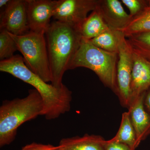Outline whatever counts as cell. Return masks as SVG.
Here are the masks:
<instances>
[{
    "label": "cell",
    "instance_id": "11",
    "mask_svg": "<svg viewBox=\"0 0 150 150\" xmlns=\"http://www.w3.org/2000/svg\"><path fill=\"white\" fill-rule=\"evenodd\" d=\"M150 88V62L133 51L131 102Z\"/></svg>",
    "mask_w": 150,
    "mask_h": 150
},
{
    "label": "cell",
    "instance_id": "16",
    "mask_svg": "<svg viewBox=\"0 0 150 150\" xmlns=\"http://www.w3.org/2000/svg\"><path fill=\"white\" fill-rule=\"evenodd\" d=\"M121 33V31L110 28L89 40L98 48L110 53L118 54Z\"/></svg>",
    "mask_w": 150,
    "mask_h": 150
},
{
    "label": "cell",
    "instance_id": "23",
    "mask_svg": "<svg viewBox=\"0 0 150 150\" xmlns=\"http://www.w3.org/2000/svg\"><path fill=\"white\" fill-rule=\"evenodd\" d=\"M147 92L146 93L144 98V105L145 107L147 108L149 113L150 114V88L148 90Z\"/></svg>",
    "mask_w": 150,
    "mask_h": 150
},
{
    "label": "cell",
    "instance_id": "19",
    "mask_svg": "<svg viewBox=\"0 0 150 150\" xmlns=\"http://www.w3.org/2000/svg\"><path fill=\"white\" fill-rule=\"evenodd\" d=\"M18 50L16 43L9 33L1 29L0 32V59L1 61L10 59L14 56Z\"/></svg>",
    "mask_w": 150,
    "mask_h": 150
},
{
    "label": "cell",
    "instance_id": "3",
    "mask_svg": "<svg viewBox=\"0 0 150 150\" xmlns=\"http://www.w3.org/2000/svg\"><path fill=\"white\" fill-rule=\"evenodd\" d=\"M43 103L40 94L30 90L27 96L3 103L0 107V146L15 139L18 129L26 121L42 115Z\"/></svg>",
    "mask_w": 150,
    "mask_h": 150
},
{
    "label": "cell",
    "instance_id": "2",
    "mask_svg": "<svg viewBox=\"0 0 150 150\" xmlns=\"http://www.w3.org/2000/svg\"><path fill=\"white\" fill-rule=\"evenodd\" d=\"M81 28L54 21L45 33L52 81L57 87L64 85L63 76L70 66L79 48L82 37Z\"/></svg>",
    "mask_w": 150,
    "mask_h": 150
},
{
    "label": "cell",
    "instance_id": "24",
    "mask_svg": "<svg viewBox=\"0 0 150 150\" xmlns=\"http://www.w3.org/2000/svg\"><path fill=\"white\" fill-rule=\"evenodd\" d=\"M10 1L11 0H1L0 1V7L1 8L5 6L6 7V6Z\"/></svg>",
    "mask_w": 150,
    "mask_h": 150
},
{
    "label": "cell",
    "instance_id": "8",
    "mask_svg": "<svg viewBox=\"0 0 150 150\" xmlns=\"http://www.w3.org/2000/svg\"><path fill=\"white\" fill-rule=\"evenodd\" d=\"M0 28L16 35L30 31L27 0H11L1 15Z\"/></svg>",
    "mask_w": 150,
    "mask_h": 150
},
{
    "label": "cell",
    "instance_id": "12",
    "mask_svg": "<svg viewBox=\"0 0 150 150\" xmlns=\"http://www.w3.org/2000/svg\"><path fill=\"white\" fill-rule=\"evenodd\" d=\"M146 93L134 100L128 108L131 123L136 133L137 146L150 133V114L146 110L144 105Z\"/></svg>",
    "mask_w": 150,
    "mask_h": 150
},
{
    "label": "cell",
    "instance_id": "20",
    "mask_svg": "<svg viewBox=\"0 0 150 150\" xmlns=\"http://www.w3.org/2000/svg\"><path fill=\"white\" fill-rule=\"evenodd\" d=\"M121 2L129 9L133 18L142 13L149 6V1L121 0Z\"/></svg>",
    "mask_w": 150,
    "mask_h": 150
},
{
    "label": "cell",
    "instance_id": "15",
    "mask_svg": "<svg viewBox=\"0 0 150 150\" xmlns=\"http://www.w3.org/2000/svg\"><path fill=\"white\" fill-rule=\"evenodd\" d=\"M109 141L125 144L133 150L136 149L138 147L136 133L131 123L129 112H123L118 132Z\"/></svg>",
    "mask_w": 150,
    "mask_h": 150
},
{
    "label": "cell",
    "instance_id": "21",
    "mask_svg": "<svg viewBox=\"0 0 150 150\" xmlns=\"http://www.w3.org/2000/svg\"><path fill=\"white\" fill-rule=\"evenodd\" d=\"M59 149V146L43 144L34 142L25 146L21 150H57Z\"/></svg>",
    "mask_w": 150,
    "mask_h": 150
},
{
    "label": "cell",
    "instance_id": "4",
    "mask_svg": "<svg viewBox=\"0 0 150 150\" xmlns=\"http://www.w3.org/2000/svg\"><path fill=\"white\" fill-rule=\"evenodd\" d=\"M118 54L98 48L89 40L82 39L70 69L84 67L95 73L105 86L117 93L116 71Z\"/></svg>",
    "mask_w": 150,
    "mask_h": 150
},
{
    "label": "cell",
    "instance_id": "13",
    "mask_svg": "<svg viewBox=\"0 0 150 150\" xmlns=\"http://www.w3.org/2000/svg\"><path fill=\"white\" fill-rule=\"evenodd\" d=\"M105 140L97 135L65 138L60 141L59 150H104Z\"/></svg>",
    "mask_w": 150,
    "mask_h": 150
},
{
    "label": "cell",
    "instance_id": "25",
    "mask_svg": "<svg viewBox=\"0 0 150 150\" xmlns=\"http://www.w3.org/2000/svg\"><path fill=\"white\" fill-rule=\"evenodd\" d=\"M59 150V149H58V150Z\"/></svg>",
    "mask_w": 150,
    "mask_h": 150
},
{
    "label": "cell",
    "instance_id": "22",
    "mask_svg": "<svg viewBox=\"0 0 150 150\" xmlns=\"http://www.w3.org/2000/svg\"><path fill=\"white\" fill-rule=\"evenodd\" d=\"M104 150H133L128 145L118 142H111L109 140L105 142Z\"/></svg>",
    "mask_w": 150,
    "mask_h": 150
},
{
    "label": "cell",
    "instance_id": "7",
    "mask_svg": "<svg viewBox=\"0 0 150 150\" xmlns=\"http://www.w3.org/2000/svg\"><path fill=\"white\" fill-rule=\"evenodd\" d=\"M97 0H59L54 11L56 21L81 28L89 12L96 8Z\"/></svg>",
    "mask_w": 150,
    "mask_h": 150
},
{
    "label": "cell",
    "instance_id": "10",
    "mask_svg": "<svg viewBox=\"0 0 150 150\" xmlns=\"http://www.w3.org/2000/svg\"><path fill=\"white\" fill-rule=\"evenodd\" d=\"M96 10L110 29L121 31L133 18L125 11L118 0H97Z\"/></svg>",
    "mask_w": 150,
    "mask_h": 150
},
{
    "label": "cell",
    "instance_id": "9",
    "mask_svg": "<svg viewBox=\"0 0 150 150\" xmlns=\"http://www.w3.org/2000/svg\"><path fill=\"white\" fill-rule=\"evenodd\" d=\"M30 30L45 34L50 26L58 1L27 0Z\"/></svg>",
    "mask_w": 150,
    "mask_h": 150
},
{
    "label": "cell",
    "instance_id": "6",
    "mask_svg": "<svg viewBox=\"0 0 150 150\" xmlns=\"http://www.w3.org/2000/svg\"><path fill=\"white\" fill-rule=\"evenodd\" d=\"M133 53V49L122 32L118 49L116 71V95L118 96L121 105L128 108L131 102Z\"/></svg>",
    "mask_w": 150,
    "mask_h": 150
},
{
    "label": "cell",
    "instance_id": "17",
    "mask_svg": "<svg viewBox=\"0 0 150 150\" xmlns=\"http://www.w3.org/2000/svg\"><path fill=\"white\" fill-rule=\"evenodd\" d=\"M150 31V1L149 6L139 15L132 18L129 25L121 30L125 37L139 33Z\"/></svg>",
    "mask_w": 150,
    "mask_h": 150
},
{
    "label": "cell",
    "instance_id": "5",
    "mask_svg": "<svg viewBox=\"0 0 150 150\" xmlns=\"http://www.w3.org/2000/svg\"><path fill=\"white\" fill-rule=\"evenodd\" d=\"M9 33L16 43L18 50L22 54L26 67L46 82H51L52 78L45 34L31 30L22 35Z\"/></svg>",
    "mask_w": 150,
    "mask_h": 150
},
{
    "label": "cell",
    "instance_id": "14",
    "mask_svg": "<svg viewBox=\"0 0 150 150\" xmlns=\"http://www.w3.org/2000/svg\"><path fill=\"white\" fill-rule=\"evenodd\" d=\"M110 29L96 10L93 11L81 26L83 39L90 40Z\"/></svg>",
    "mask_w": 150,
    "mask_h": 150
},
{
    "label": "cell",
    "instance_id": "18",
    "mask_svg": "<svg viewBox=\"0 0 150 150\" xmlns=\"http://www.w3.org/2000/svg\"><path fill=\"white\" fill-rule=\"evenodd\" d=\"M126 38L133 51L150 62V31L135 33Z\"/></svg>",
    "mask_w": 150,
    "mask_h": 150
},
{
    "label": "cell",
    "instance_id": "1",
    "mask_svg": "<svg viewBox=\"0 0 150 150\" xmlns=\"http://www.w3.org/2000/svg\"><path fill=\"white\" fill-rule=\"evenodd\" d=\"M0 71L7 73L33 86L42 98V115L47 120H53L69 112L72 99L71 91L64 84L57 87L43 81L28 69L23 57L16 55L1 61Z\"/></svg>",
    "mask_w": 150,
    "mask_h": 150
}]
</instances>
